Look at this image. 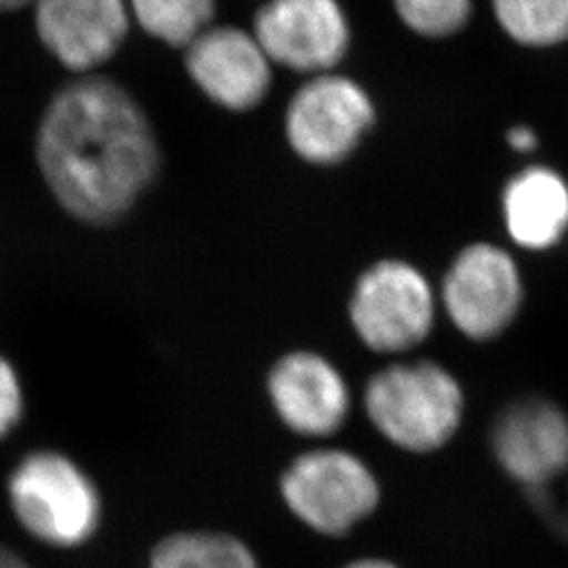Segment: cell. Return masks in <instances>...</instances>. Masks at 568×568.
<instances>
[{
	"label": "cell",
	"instance_id": "22",
	"mask_svg": "<svg viewBox=\"0 0 568 568\" xmlns=\"http://www.w3.org/2000/svg\"><path fill=\"white\" fill-rule=\"evenodd\" d=\"M342 568H398L394 562L384 560V558H361V560H352Z\"/></svg>",
	"mask_w": 568,
	"mask_h": 568
},
{
	"label": "cell",
	"instance_id": "19",
	"mask_svg": "<svg viewBox=\"0 0 568 568\" xmlns=\"http://www.w3.org/2000/svg\"><path fill=\"white\" fill-rule=\"evenodd\" d=\"M509 148L520 154H528L537 148V135L528 126H514L508 133Z\"/></svg>",
	"mask_w": 568,
	"mask_h": 568
},
{
	"label": "cell",
	"instance_id": "6",
	"mask_svg": "<svg viewBox=\"0 0 568 568\" xmlns=\"http://www.w3.org/2000/svg\"><path fill=\"white\" fill-rule=\"evenodd\" d=\"M375 122L365 89L339 74H316L293 95L284 119L286 140L305 163L337 164L358 148Z\"/></svg>",
	"mask_w": 568,
	"mask_h": 568
},
{
	"label": "cell",
	"instance_id": "20",
	"mask_svg": "<svg viewBox=\"0 0 568 568\" xmlns=\"http://www.w3.org/2000/svg\"><path fill=\"white\" fill-rule=\"evenodd\" d=\"M0 568H32L18 551L0 544Z\"/></svg>",
	"mask_w": 568,
	"mask_h": 568
},
{
	"label": "cell",
	"instance_id": "13",
	"mask_svg": "<svg viewBox=\"0 0 568 568\" xmlns=\"http://www.w3.org/2000/svg\"><path fill=\"white\" fill-rule=\"evenodd\" d=\"M509 239L528 251H546L568 232V183L548 166H528L504 190Z\"/></svg>",
	"mask_w": 568,
	"mask_h": 568
},
{
	"label": "cell",
	"instance_id": "10",
	"mask_svg": "<svg viewBox=\"0 0 568 568\" xmlns=\"http://www.w3.org/2000/svg\"><path fill=\"white\" fill-rule=\"evenodd\" d=\"M183 68L209 102L248 112L264 102L272 84V61L253 32L213 23L183 49Z\"/></svg>",
	"mask_w": 568,
	"mask_h": 568
},
{
	"label": "cell",
	"instance_id": "16",
	"mask_svg": "<svg viewBox=\"0 0 568 568\" xmlns=\"http://www.w3.org/2000/svg\"><path fill=\"white\" fill-rule=\"evenodd\" d=\"M499 26L527 47H551L568 39V0H493Z\"/></svg>",
	"mask_w": 568,
	"mask_h": 568
},
{
	"label": "cell",
	"instance_id": "7",
	"mask_svg": "<svg viewBox=\"0 0 568 568\" xmlns=\"http://www.w3.org/2000/svg\"><path fill=\"white\" fill-rule=\"evenodd\" d=\"M448 321L474 342L501 335L520 312L525 286L506 248L490 243L466 246L443 281Z\"/></svg>",
	"mask_w": 568,
	"mask_h": 568
},
{
	"label": "cell",
	"instance_id": "23",
	"mask_svg": "<svg viewBox=\"0 0 568 568\" xmlns=\"http://www.w3.org/2000/svg\"><path fill=\"white\" fill-rule=\"evenodd\" d=\"M567 476H568V474H567Z\"/></svg>",
	"mask_w": 568,
	"mask_h": 568
},
{
	"label": "cell",
	"instance_id": "1",
	"mask_svg": "<svg viewBox=\"0 0 568 568\" xmlns=\"http://www.w3.org/2000/svg\"><path fill=\"white\" fill-rule=\"evenodd\" d=\"M34 161L63 213L108 227L156 182L163 150L135 93L102 72L72 77L49 95L37 122Z\"/></svg>",
	"mask_w": 568,
	"mask_h": 568
},
{
	"label": "cell",
	"instance_id": "17",
	"mask_svg": "<svg viewBox=\"0 0 568 568\" xmlns=\"http://www.w3.org/2000/svg\"><path fill=\"white\" fill-rule=\"evenodd\" d=\"M394 7L413 32L429 39L457 34L471 16V0H394Z\"/></svg>",
	"mask_w": 568,
	"mask_h": 568
},
{
	"label": "cell",
	"instance_id": "4",
	"mask_svg": "<svg viewBox=\"0 0 568 568\" xmlns=\"http://www.w3.org/2000/svg\"><path fill=\"white\" fill-rule=\"evenodd\" d=\"M281 495L291 514L318 535L344 537L375 514L382 488L361 457L316 448L284 469Z\"/></svg>",
	"mask_w": 568,
	"mask_h": 568
},
{
	"label": "cell",
	"instance_id": "21",
	"mask_svg": "<svg viewBox=\"0 0 568 568\" xmlns=\"http://www.w3.org/2000/svg\"><path fill=\"white\" fill-rule=\"evenodd\" d=\"M37 0H0V16H9V13H20L26 9H32Z\"/></svg>",
	"mask_w": 568,
	"mask_h": 568
},
{
	"label": "cell",
	"instance_id": "3",
	"mask_svg": "<svg viewBox=\"0 0 568 568\" xmlns=\"http://www.w3.org/2000/svg\"><path fill=\"white\" fill-rule=\"evenodd\" d=\"M368 422L394 447L432 453L445 447L464 419V389L445 366L400 363L375 373L365 387Z\"/></svg>",
	"mask_w": 568,
	"mask_h": 568
},
{
	"label": "cell",
	"instance_id": "9",
	"mask_svg": "<svg viewBox=\"0 0 568 568\" xmlns=\"http://www.w3.org/2000/svg\"><path fill=\"white\" fill-rule=\"evenodd\" d=\"M253 37L272 63L316 77L344 60L349 28L337 0H270L255 16Z\"/></svg>",
	"mask_w": 568,
	"mask_h": 568
},
{
	"label": "cell",
	"instance_id": "14",
	"mask_svg": "<svg viewBox=\"0 0 568 568\" xmlns=\"http://www.w3.org/2000/svg\"><path fill=\"white\" fill-rule=\"evenodd\" d=\"M148 568H260V560L232 532L180 530L150 549Z\"/></svg>",
	"mask_w": 568,
	"mask_h": 568
},
{
	"label": "cell",
	"instance_id": "2",
	"mask_svg": "<svg viewBox=\"0 0 568 568\" xmlns=\"http://www.w3.org/2000/svg\"><path fill=\"white\" fill-rule=\"evenodd\" d=\"M7 499L20 527L47 548H82L102 527L100 488L61 450L21 457L7 478Z\"/></svg>",
	"mask_w": 568,
	"mask_h": 568
},
{
	"label": "cell",
	"instance_id": "11",
	"mask_svg": "<svg viewBox=\"0 0 568 568\" xmlns=\"http://www.w3.org/2000/svg\"><path fill=\"white\" fill-rule=\"evenodd\" d=\"M490 447L497 464L530 495L568 474V415L546 398L509 405L495 422Z\"/></svg>",
	"mask_w": 568,
	"mask_h": 568
},
{
	"label": "cell",
	"instance_id": "5",
	"mask_svg": "<svg viewBox=\"0 0 568 568\" xmlns=\"http://www.w3.org/2000/svg\"><path fill=\"white\" fill-rule=\"evenodd\" d=\"M436 316L432 284L415 265L384 260L358 278L349 321L361 342L379 354H403L422 344Z\"/></svg>",
	"mask_w": 568,
	"mask_h": 568
},
{
	"label": "cell",
	"instance_id": "18",
	"mask_svg": "<svg viewBox=\"0 0 568 568\" xmlns=\"http://www.w3.org/2000/svg\"><path fill=\"white\" fill-rule=\"evenodd\" d=\"M26 410V394L20 373L9 358L0 354V440L20 426Z\"/></svg>",
	"mask_w": 568,
	"mask_h": 568
},
{
	"label": "cell",
	"instance_id": "12",
	"mask_svg": "<svg viewBox=\"0 0 568 568\" xmlns=\"http://www.w3.org/2000/svg\"><path fill=\"white\" fill-rule=\"evenodd\" d=\"M270 400L284 426L305 438L339 432L349 413V389L339 368L316 352H291L272 366Z\"/></svg>",
	"mask_w": 568,
	"mask_h": 568
},
{
	"label": "cell",
	"instance_id": "15",
	"mask_svg": "<svg viewBox=\"0 0 568 568\" xmlns=\"http://www.w3.org/2000/svg\"><path fill=\"white\" fill-rule=\"evenodd\" d=\"M133 26L152 41L183 51L215 23L220 0H126Z\"/></svg>",
	"mask_w": 568,
	"mask_h": 568
},
{
	"label": "cell",
	"instance_id": "8",
	"mask_svg": "<svg viewBox=\"0 0 568 568\" xmlns=\"http://www.w3.org/2000/svg\"><path fill=\"white\" fill-rule=\"evenodd\" d=\"M30 11L42 51L70 77L102 74L135 28L126 0H37Z\"/></svg>",
	"mask_w": 568,
	"mask_h": 568
}]
</instances>
